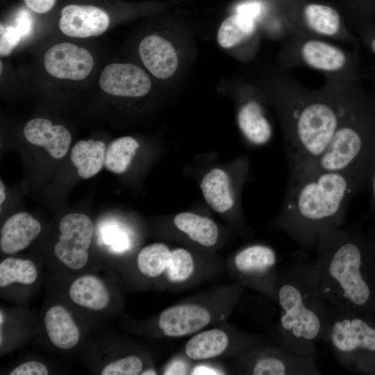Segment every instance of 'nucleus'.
Segmentation results:
<instances>
[{
	"instance_id": "nucleus-1",
	"label": "nucleus",
	"mask_w": 375,
	"mask_h": 375,
	"mask_svg": "<svg viewBox=\"0 0 375 375\" xmlns=\"http://www.w3.org/2000/svg\"><path fill=\"white\" fill-rule=\"evenodd\" d=\"M355 178L338 172H290L282 227L303 246L317 243L324 233L343 223Z\"/></svg>"
},
{
	"instance_id": "nucleus-2",
	"label": "nucleus",
	"mask_w": 375,
	"mask_h": 375,
	"mask_svg": "<svg viewBox=\"0 0 375 375\" xmlns=\"http://www.w3.org/2000/svg\"><path fill=\"white\" fill-rule=\"evenodd\" d=\"M317 244V287L329 317L360 314L369 308L374 297L373 285L365 272L362 247L355 238L337 228L324 233Z\"/></svg>"
},
{
	"instance_id": "nucleus-3",
	"label": "nucleus",
	"mask_w": 375,
	"mask_h": 375,
	"mask_svg": "<svg viewBox=\"0 0 375 375\" xmlns=\"http://www.w3.org/2000/svg\"><path fill=\"white\" fill-rule=\"evenodd\" d=\"M285 349L315 355V343L328 340L330 319L317 287L315 263L290 269L277 290Z\"/></svg>"
},
{
	"instance_id": "nucleus-4",
	"label": "nucleus",
	"mask_w": 375,
	"mask_h": 375,
	"mask_svg": "<svg viewBox=\"0 0 375 375\" xmlns=\"http://www.w3.org/2000/svg\"><path fill=\"white\" fill-rule=\"evenodd\" d=\"M328 340L344 365L356 367L363 353H375V327L360 314L331 316Z\"/></svg>"
},
{
	"instance_id": "nucleus-5",
	"label": "nucleus",
	"mask_w": 375,
	"mask_h": 375,
	"mask_svg": "<svg viewBox=\"0 0 375 375\" xmlns=\"http://www.w3.org/2000/svg\"><path fill=\"white\" fill-rule=\"evenodd\" d=\"M93 224L85 215L70 213L60 221V235L53 251L67 267L80 269L88 260V249L93 234Z\"/></svg>"
},
{
	"instance_id": "nucleus-6",
	"label": "nucleus",
	"mask_w": 375,
	"mask_h": 375,
	"mask_svg": "<svg viewBox=\"0 0 375 375\" xmlns=\"http://www.w3.org/2000/svg\"><path fill=\"white\" fill-rule=\"evenodd\" d=\"M44 66L53 77L81 81L92 72L94 59L86 49L69 42H60L46 51Z\"/></svg>"
},
{
	"instance_id": "nucleus-7",
	"label": "nucleus",
	"mask_w": 375,
	"mask_h": 375,
	"mask_svg": "<svg viewBox=\"0 0 375 375\" xmlns=\"http://www.w3.org/2000/svg\"><path fill=\"white\" fill-rule=\"evenodd\" d=\"M99 86L106 93L118 97H139L149 93L151 81L140 67L131 63H112L102 71Z\"/></svg>"
},
{
	"instance_id": "nucleus-8",
	"label": "nucleus",
	"mask_w": 375,
	"mask_h": 375,
	"mask_svg": "<svg viewBox=\"0 0 375 375\" xmlns=\"http://www.w3.org/2000/svg\"><path fill=\"white\" fill-rule=\"evenodd\" d=\"M110 17L99 7L70 4L60 12L59 28L62 33L77 38H85L103 34L108 28Z\"/></svg>"
},
{
	"instance_id": "nucleus-9",
	"label": "nucleus",
	"mask_w": 375,
	"mask_h": 375,
	"mask_svg": "<svg viewBox=\"0 0 375 375\" xmlns=\"http://www.w3.org/2000/svg\"><path fill=\"white\" fill-rule=\"evenodd\" d=\"M210 321V315L197 305L176 306L165 310L159 319V327L165 335L180 337L195 333Z\"/></svg>"
},
{
	"instance_id": "nucleus-10",
	"label": "nucleus",
	"mask_w": 375,
	"mask_h": 375,
	"mask_svg": "<svg viewBox=\"0 0 375 375\" xmlns=\"http://www.w3.org/2000/svg\"><path fill=\"white\" fill-rule=\"evenodd\" d=\"M24 134L31 144L44 147L55 159L64 157L70 146L72 137L63 126L53 125L47 119L35 118L25 125Z\"/></svg>"
},
{
	"instance_id": "nucleus-11",
	"label": "nucleus",
	"mask_w": 375,
	"mask_h": 375,
	"mask_svg": "<svg viewBox=\"0 0 375 375\" xmlns=\"http://www.w3.org/2000/svg\"><path fill=\"white\" fill-rule=\"evenodd\" d=\"M140 58L151 74L160 79L172 76L178 67V56L172 44L158 35H149L138 48Z\"/></svg>"
},
{
	"instance_id": "nucleus-12",
	"label": "nucleus",
	"mask_w": 375,
	"mask_h": 375,
	"mask_svg": "<svg viewBox=\"0 0 375 375\" xmlns=\"http://www.w3.org/2000/svg\"><path fill=\"white\" fill-rule=\"evenodd\" d=\"M41 231V225L30 214L20 212L9 217L1 229L0 247L7 254L26 248Z\"/></svg>"
},
{
	"instance_id": "nucleus-13",
	"label": "nucleus",
	"mask_w": 375,
	"mask_h": 375,
	"mask_svg": "<svg viewBox=\"0 0 375 375\" xmlns=\"http://www.w3.org/2000/svg\"><path fill=\"white\" fill-rule=\"evenodd\" d=\"M44 324L51 342L62 349L77 344L80 331L69 311L60 305L51 307L46 312Z\"/></svg>"
},
{
	"instance_id": "nucleus-14",
	"label": "nucleus",
	"mask_w": 375,
	"mask_h": 375,
	"mask_svg": "<svg viewBox=\"0 0 375 375\" xmlns=\"http://www.w3.org/2000/svg\"><path fill=\"white\" fill-rule=\"evenodd\" d=\"M69 294L75 303L94 310L105 308L110 301L104 283L92 275H84L76 279L69 288Z\"/></svg>"
},
{
	"instance_id": "nucleus-15",
	"label": "nucleus",
	"mask_w": 375,
	"mask_h": 375,
	"mask_svg": "<svg viewBox=\"0 0 375 375\" xmlns=\"http://www.w3.org/2000/svg\"><path fill=\"white\" fill-rule=\"evenodd\" d=\"M238 122L243 135L252 144H265L272 137L271 125L264 116L262 107L255 101L242 106L238 115Z\"/></svg>"
},
{
	"instance_id": "nucleus-16",
	"label": "nucleus",
	"mask_w": 375,
	"mask_h": 375,
	"mask_svg": "<svg viewBox=\"0 0 375 375\" xmlns=\"http://www.w3.org/2000/svg\"><path fill=\"white\" fill-rule=\"evenodd\" d=\"M106 151V145L101 141L78 142L72 149L70 159L78 176L88 179L98 174L104 165Z\"/></svg>"
},
{
	"instance_id": "nucleus-17",
	"label": "nucleus",
	"mask_w": 375,
	"mask_h": 375,
	"mask_svg": "<svg viewBox=\"0 0 375 375\" xmlns=\"http://www.w3.org/2000/svg\"><path fill=\"white\" fill-rule=\"evenodd\" d=\"M201 189L206 202L217 212H224L234 203L230 179L223 170L215 168L204 176Z\"/></svg>"
},
{
	"instance_id": "nucleus-18",
	"label": "nucleus",
	"mask_w": 375,
	"mask_h": 375,
	"mask_svg": "<svg viewBox=\"0 0 375 375\" xmlns=\"http://www.w3.org/2000/svg\"><path fill=\"white\" fill-rule=\"evenodd\" d=\"M234 262L236 268L244 274L261 276L276 266V255L267 246L253 244L238 252Z\"/></svg>"
},
{
	"instance_id": "nucleus-19",
	"label": "nucleus",
	"mask_w": 375,
	"mask_h": 375,
	"mask_svg": "<svg viewBox=\"0 0 375 375\" xmlns=\"http://www.w3.org/2000/svg\"><path fill=\"white\" fill-rule=\"evenodd\" d=\"M304 61L310 67L324 71H337L345 63V56L339 49L324 42L310 40L301 49Z\"/></svg>"
},
{
	"instance_id": "nucleus-20",
	"label": "nucleus",
	"mask_w": 375,
	"mask_h": 375,
	"mask_svg": "<svg viewBox=\"0 0 375 375\" xmlns=\"http://www.w3.org/2000/svg\"><path fill=\"white\" fill-rule=\"evenodd\" d=\"M175 226L189 238L205 247L214 245L218 238L216 224L207 217L190 212H181L174 218Z\"/></svg>"
},
{
	"instance_id": "nucleus-21",
	"label": "nucleus",
	"mask_w": 375,
	"mask_h": 375,
	"mask_svg": "<svg viewBox=\"0 0 375 375\" xmlns=\"http://www.w3.org/2000/svg\"><path fill=\"white\" fill-rule=\"evenodd\" d=\"M228 344L226 333L214 328L198 333L190 339L185 346V353L193 360L208 359L223 353Z\"/></svg>"
},
{
	"instance_id": "nucleus-22",
	"label": "nucleus",
	"mask_w": 375,
	"mask_h": 375,
	"mask_svg": "<svg viewBox=\"0 0 375 375\" xmlns=\"http://www.w3.org/2000/svg\"><path fill=\"white\" fill-rule=\"evenodd\" d=\"M255 30V20L235 13L228 17L220 25L217 33L219 44L231 48L251 36Z\"/></svg>"
},
{
	"instance_id": "nucleus-23",
	"label": "nucleus",
	"mask_w": 375,
	"mask_h": 375,
	"mask_svg": "<svg viewBox=\"0 0 375 375\" xmlns=\"http://www.w3.org/2000/svg\"><path fill=\"white\" fill-rule=\"evenodd\" d=\"M138 147V142L132 137L124 136L115 140L106 149L104 166L115 174L124 172Z\"/></svg>"
},
{
	"instance_id": "nucleus-24",
	"label": "nucleus",
	"mask_w": 375,
	"mask_h": 375,
	"mask_svg": "<svg viewBox=\"0 0 375 375\" xmlns=\"http://www.w3.org/2000/svg\"><path fill=\"white\" fill-rule=\"evenodd\" d=\"M304 17L308 26L317 33L333 35L340 29V16L331 7L310 4L304 9Z\"/></svg>"
},
{
	"instance_id": "nucleus-25",
	"label": "nucleus",
	"mask_w": 375,
	"mask_h": 375,
	"mask_svg": "<svg viewBox=\"0 0 375 375\" xmlns=\"http://www.w3.org/2000/svg\"><path fill=\"white\" fill-rule=\"evenodd\" d=\"M38 277L36 267L30 260L8 258L0 264V286L6 287L17 282L31 284Z\"/></svg>"
},
{
	"instance_id": "nucleus-26",
	"label": "nucleus",
	"mask_w": 375,
	"mask_h": 375,
	"mask_svg": "<svg viewBox=\"0 0 375 375\" xmlns=\"http://www.w3.org/2000/svg\"><path fill=\"white\" fill-rule=\"evenodd\" d=\"M171 251L162 243H154L144 247L138 256V267L146 276L156 277L167 268Z\"/></svg>"
},
{
	"instance_id": "nucleus-27",
	"label": "nucleus",
	"mask_w": 375,
	"mask_h": 375,
	"mask_svg": "<svg viewBox=\"0 0 375 375\" xmlns=\"http://www.w3.org/2000/svg\"><path fill=\"white\" fill-rule=\"evenodd\" d=\"M166 269L167 278L172 282H181L186 280L194 270L191 254L184 249L172 251Z\"/></svg>"
},
{
	"instance_id": "nucleus-28",
	"label": "nucleus",
	"mask_w": 375,
	"mask_h": 375,
	"mask_svg": "<svg viewBox=\"0 0 375 375\" xmlns=\"http://www.w3.org/2000/svg\"><path fill=\"white\" fill-rule=\"evenodd\" d=\"M142 369L141 360L135 356H129L106 365L102 375H137Z\"/></svg>"
},
{
	"instance_id": "nucleus-29",
	"label": "nucleus",
	"mask_w": 375,
	"mask_h": 375,
	"mask_svg": "<svg viewBox=\"0 0 375 375\" xmlns=\"http://www.w3.org/2000/svg\"><path fill=\"white\" fill-rule=\"evenodd\" d=\"M22 35L15 26H0V54L1 56H8L18 45Z\"/></svg>"
},
{
	"instance_id": "nucleus-30",
	"label": "nucleus",
	"mask_w": 375,
	"mask_h": 375,
	"mask_svg": "<svg viewBox=\"0 0 375 375\" xmlns=\"http://www.w3.org/2000/svg\"><path fill=\"white\" fill-rule=\"evenodd\" d=\"M47 368L42 362L28 361L16 367L10 375H47Z\"/></svg>"
},
{
	"instance_id": "nucleus-31",
	"label": "nucleus",
	"mask_w": 375,
	"mask_h": 375,
	"mask_svg": "<svg viewBox=\"0 0 375 375\" xmlns=\"http://www.w3.org/2000/svg\"><path fill=\"white\" fill-rule=\"evenodd\" d=\"M15 28L18 30L22 37L29 35L33 27V18L26 10H21L16 17Z\"/></svg>"
},
{
	"instance_id": "nucleus-32",
	"label": "nucleus",
	"mask_w": 375,
	"mask_h": 375,
	"mask_svg": "<svg viewBox=\"0 0 375 375\" xmlns=\"http://www.w3.org/2000/svg\"><path fill=\"white\" fill-rule=\"evenodd\" d=\"M260 3L257 1L244 2L236 7V13L242 15L253 20L260 15Z\"/></svg>"
},
{
	"instance_id": "nucleus-33",
	"label": "nucleus",
	"mask_w": 375,
	"mask_h": 375,
	"mask_svg": "<svg viewBox=\"0 0 375 375\" xmlns=\"http://www.w3.org/2000/svg\"><path fill=\"white\" fill-rule=\"evenodd\" d=\"M56 0H24L26 6L37 13H45L54 6Z\"/></svg>"
},
{
	"instance_id": "nucleus-34",
	"label": "nucleus",
	"mask_w": 375,
	"mask_h": 375,
	"mask_svg": "<svg viewBox=\"0 0 375 375\" xmlns=\"http://www.w3.org/2000/svg\"><path fill=\"white\" fill-rule=\"evenodd\" d=\"M219 372L207 366L197 367L192 374H219Z\"/></svg>"
},
{
	"instance_id": "nucleus-35",
	"label": "nucleus",
	"mask_w": 375,
	"mask_h": 375,
	"mask_svg": "<svg viewBox=\"0 0 375 375\" xmlns=\"http://www.w3.org/2000/svg\"><path fill=\"white\" fill-rule=\"evenodd\" d=\"M0 203L1 205L6 199L5 186L2 180L0 181Z\"/></svg>"
},
{
	"instance_id": "nucleus-36",
	"label": "nucleus",
	"mask_w": 375,
	"mask_h": 375,
	"mask_svg": "<svg viewBox=\"0 0 375 375\" xmlns=\"http://www.w3.org/2000/svg\"><path fill=\"white\" fill-rule=\"evenodd\" d=\"M372 192H373L374 199L375 201V172H374L373 179H372Z\"/></svg>"
},
{
	"instance_id": "nucleus-37",
	"label": "nucleus",
	"mask_w": 375,
	"mask_h": 375,
	"mask_svg": "<svg viewBox=\"0 0 375 375\" xmlns=\"http://www.w3.org/2000/svg\"><path fill=\"white\" fill-rule=\"evenodd\" d=\"M142 374L143 375H145V374H157V373L152 370V369H150V370H147V371H145L143 373H142Z\"/></svg>"
},
{
	"instance_id": "nucleus-38",
	"label": "nucleus",
	"mask_w": 375,
	"mask_h": 375,
	"mask_svg": "<svg viewBox=\"0 0 375 375\" xmlns=\"http://www.w3.org/2000/svg\"><path fill=\"white\" fill-rule=\"evenodd\" d=\"M372 48L374 52L375 53V39L372 42Z\"/></svg>"
},
{
	"instance_id": "nucleus-39",
	"label": "nucleus",
	"mask_w": 375,
	"mask_h": 375,
	"mask_svg": "<svg viewBox=\"0 0 375 375\" xmlns=\"http://www.w3.org/2000/svg\"><path fill=\"white\" fill-rule=\"evenodd\" d=\"M1 319H2V314L1 313ZM2 323V320H1V324Z\"/></svg>"
}]
</instances>
